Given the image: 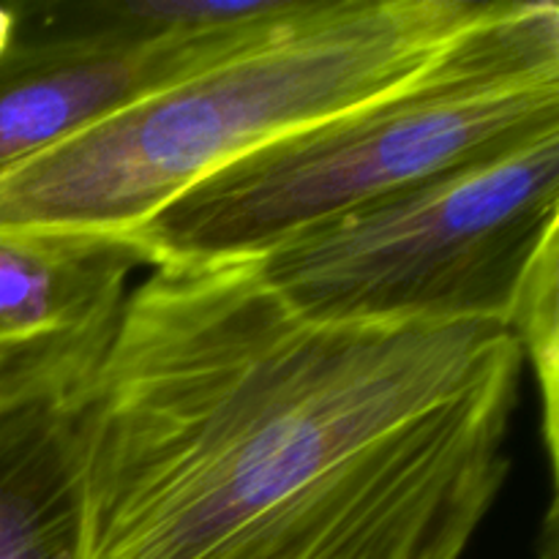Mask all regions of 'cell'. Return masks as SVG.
<instances>
[{"label": "cell", "mask_w": 559, "mask_h": 559, "mask_svg": "<svg viewBox=\"0 0 559 559\" xmlns=\"http://www.w3.org/2000/svg\"><path fill=\"white\" fill-rule=\"evenodd\" d=\"M522 377L500 322L322 325L254 262L151 267L74 388L82 559H404L478 533Z\"/></svg>", "instance_id": "6da1fadb"}, {"label": "cell", "mask_w": 559, "mask_h": 559, "mask_svg": "<svg viewBox=\"0 0 559 559\" xmlns=\"http://www.w3.org/2000/svg\"><path fill=\"white\" fill-rule=\"evenodd\" d=\"M491 3L320 0L265 41L5 169L0 233L129 238L246 153L407 82Z\"/></svg>", "instance_id": "7a4b0ae2"}, {"label": "cell", "mask_w": 559, "mask_h": 559, "mask_svg": "<svg viewBox=\"0 0 559 559\" xmlns=\"http://www.w3.org/2000/svg\"><path fill=\"white\" fill-rule=\"evenodd\" d=\"M559 131V5L495 0L393 91L189 186L129 235L147 267L254 262L293 235Z\"/></svg>", "instance_id": "3957f363"}, {"label": "cell", "mask_w": 559, "mask_h": 559, "mask_svg": "<svg viewBox=\"0 0 559 559\" xmlns=\"http://www.w3.org/2000/svg\"><path fill=\"white\" fill-rule=\"evenodd\" d=\"M555 238L559 131L317 224L254 267L284 306L322 325H508Z\"/></svg>", "instance_id": "277c9868"}, {"label": "cell", "mask_w": 559, "mask_h": 559, "mask_svg": "<svg viewBox=\"0 0 559 559\" xmlns=\"http://www.w3.org/2000/svg\"><path fill=\"white\" fill-rule=\"evenodd\" d=\"M314 0L309 11L317 9ZM227 33H156L126 25L104 3L44 36H16L0 60V175L118 109L233 58L298 22Z\"/></svg>", "instance_id": "5b68a950"}, {"label": "cell", "mask_w": 559, "mask_h": 559, "mask_svg": "<svg viewBox=\"0 0 559 559\" xmlns=\"http://www.w3.org/2000/svg\"><path fill=\"white\" fill-rule=\"evenodd\" d=\"M102 336L0 360V559H82L74 388Z\"/></svg>", "instance_id": "8992f818"}, {"label": "cell", "mask_w": 559, "mask_h": 559, "mask_svg": "<svg viewBox=\"0 0 559 559\" xmlns=\"http://www.w3.org/2000/svg\"><path fill=\"white\" fill-rule=\"evenodd\" d=\"M142 265L131 238L0 233V360L102 336Z\"/></svg>", "instance_id": "52a82bcc"}, {"label": "cell", "mask_w": 559, "mask_h": 559, "mask_svg": "<svg viewBox=\"0 0 559 559\" xmlns=\"http://www.w3.org/2000/svg\"><path fill=\"white\" fill-rule=\"evenodd\" d=\"M508 328L522 347L524 366L538 377L540 407H544V445L551 473H557L559 437V238L549 240L535 260L522 295L516 300Z\"/></svg>", "instance_id": "ba28073f"}, {"label": "cell", "mask_w": 559, "mask_h": 559, "mask_svg": "<svg viewBox=\"0 0 559 559\" xmlns=\"http://www.w3.org/2000/svg\"><path fill=\"white\" fill-rule=\"evenodd\" d=\"M473 535L475 533H448L404 559H462L464 551H467V546L473 544Z\"/></svg>", "instance_id": "9c48e42d"}, {"label": "cell", "mask_w": 559, "mask_h": 559, "mask_svg": "<svg viewBox=\"0 0 559 559\" xmlns=\"http://www.w3.org/2000/svg\"><path fill=\"white\" fill-rule=\"evenodd\" d=\"M20 36V9L14 5H0V60L11 49V44Z\"/></svg>", "instance_id": "30bf717a"}]
</instances>
